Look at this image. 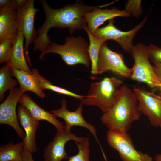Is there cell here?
<instances>
[{"label": "cell", "instance_id": "obj_24", "mask_svg": "<svg viewBox=\"0 0 161 161\" xmlns=\"http://www.w3.org/2000/svg\"><path fill=\"white\" fill-rule=\"evenodd\" d=\"M78 149L77 154L69 157L66 161H90V150L88 138L83 137L80 140L75 141Z\"/></svg>", "mask_w": 161, "mask_h": 161}, {"label": "cell", "instance_id": "obj_18", "mask_svg": "<svg viewBox=\"0 0 161 161\" xmlns=\"http://www.w3.org/2000/svg\"><path fill=\"white\" fill-rule=\"evenodd\" d=\"M10 72L12 76L15 77L19 83L20 88L23 93L31 91L41 98L46 97L45 94L40 87L38 78L35 74L11 67Z\"/></svg>", "mask_w": 161, "mask_h": 161}, {"label": "cell", "instance_id": "obj_30", "mask_svg": "<svg viewBox=\"0 0 161 161\" xmlns=\"http://www.w3.org/2000/svg\"><path fill=\"white\" fill-rule=\"evenodd\" d=\"M153 68L154 73L158 80L161 83V63H153Z\"/></svg>", "mask_w": 161, "mask_h": 161}, {"label": "cell", "instance_id": "obj_27", "mask_svg": "<svg viewBox=\"0 0 161 161\" xmlns=\"http://www.w3.org/2000/svg\"><path fill=\"white\" fill-rule=\"evenodd\" d=\"M131 16H138L142 12L141 0H130L128 1L125 9Z\"/></svg>", "mask_w": 161, "mask_h": 161}, {"label": "cell", "instance_id": "obj_20", "mask_svg": "<svg viewBox=\"0 0 161 161\" xmlns=\"http://www.w3.org/2000/svg\"><path fill=\"white\" fill-rule=\"evenodd\" d=\"M24 148L22 141L14 144L12 142L0 147V161H22L21 153Z\"/></svg>", "mask_w": 161, "mask_h": 161}, {"label": "cell", "instance_id": "obj_21", "mask_svg": "<svg viewBox=\"0 0 161 161\" xmlns=\"http://www.w3.org/2000/svg\"><path fill=\"white\" fill-rule=\"evenodd\" d=\"M84 30L88 34L89 41V52L91 65V72L92 74H97L99 51L101 45L107 40L92 35L88 31L87 27Z\"/></svg>", "mask_w": 161, "mask_h": 161}, {"label": "cell", "instance_id": "obj_2", "mask_svg": "<svg viewBox=\"0 0 161 161\" xmlns=\"http://www.w3.org/2000/svg\"><path fill=\"white\" fill-rule=\"evenodd\" d=\"M137 102L134 92L123 85L116 103L101 117L102 123L109 130L117 129L127 133L132 123L139 120L141 114Z\"/></svg>", "mask_w": 161, "mask_h": 161}, {"label": "cell", "instance_id": "obj_11", "mask_svg": "<svg viewBox=\"0 0 161 161\" xmlns=\"http://www.w3.org/2000/svg\"><path fill=\"white\" fill-rule=\"evenodd\" d=\"M24 93L20 87H16L10 91L6 99L0 105V124L12 127L18 136L23 139L25 136L18 122L16 108L19 100Z\"/></svg>", "mask_w": 161, "mask_h": 161}, {"label": "cell", "instance_id": "obj_6", "mask_svg": "<svg viewBox=\"0 0 161 161\" xmlns=\"http://www.w3.org/2000/svg\"><path fill=\"white\" fill-rule=\"evenodd\" d=\"M34 0H27L24 5L17 10L16 25L18 31L24 35L25 39L24 52L25 57L29 66H32L28 53L29 45L34 43L37 35L35 27V19L38 8L34 6Z\"/></svg>", "mask_w": 161, "mask_h": 161}, {"label": "cell", "instance_id": "obj_12", "mask_svg": "<svg viewBox=\"0 0 161 161\" xmlns=\"http://www.w3.org/2000/svg\"><path fill=\"white\" fill-rule=\"evenodd\" d=\"M133 91L140 112L147 116L153 126L161 127V103L151 92L135 87Z\"/></svg>", "mask_w": 161, "mask_h": 161}, {"label": "cell", "instance_id": "obj_33", "mask_svg": "<svg viewBox=\"0 0 161 161\" xmlns=\"http://www.w3.org/2000/svg\"><path fill=\"white\" fill-rule=\"evenodd\" d=\"M152 94L156 97L157 98L161 103V96L160 95L156 94L154 93L151 92Z\"/></svg>", "mask_w": 161, "mask_h": 161}, {"label": "cell", "instance_id": "obj_31", "mask_svg": "<svg viewBox=\"0 0 161 161\" xmlns=\"http://www.w3.org/2000/svg\"><path fill=\"white\" fill-rule=\"evenodd\" d=\"M12 6V0H0V10L7 8H13Z\"/></svg>", "mask_w": 161, "mask_h": 161}, {"label": "cell", "instance_id": "obj_9", "mask_svg": "<svg viewBox=\"0 0 161 161\" xmlns=\"http://www.w3.org/2000/svg\"><path fill=\"white\" fill-rule=\"evenodd\" d=\"M147 19L146 15L134 28L126 32L122 31L115 27L114 24V19L110 20L106 26L97 29L93 35L106 40H114L120 45L125 51L130 53L134 45L132 43L133 39L138 31L145 23Z\"/></svg>", "mask_w": 161, "mask_h": 161}, {"label": "cell", "instance_id": "obj_23", "mask_svg": "<svg viewBox=\"0 0 161 161\" xmlns=\"http://www.w3.org/2000/svg\"><path fill=\"white\" fill-rule=\"evenodd\" d=\"M31 70L37 77L40 87L42 90H50L60 94L73 97L81 100L86 97V96L76 94L66 89L52 84L50 81L41 76L36 69L32 68Z\"/></svg>", "mask_w": 161, "mask_h": 161}, {"label": "cell", "instance_id": "obj_1", "mask_svg": "<svg viewBox=\"0 0 161 161\" xmlns=\"http://www.w3.org/2000/svg\"><path fill=\"white\" fill-rule=\"evenodd\" d=\"M40 2L46 18L37 30L38 35L34 42L33 49L41 52L52 43L47 35L50 29L67 28L71 34L78 30H85L87 24L83 13L91 11L99 6H87L80 1L61 8L55 9L51 7L45 0H40Z\"/></svg>", "mask_w": 161, "mask_h": 161}, {"label": "cell", "instance_id": "obj_25", "mask_svg": "<svg viewBox=\"0 0 161 161\" xmlns=\"http://www.w3.org/2000/svg\"><path fill=\"white\" fill-rule=\"evenodd\" d=\"M13 41L10 39H7L0 43V63H8L13 49Z\"/></svg>", "mask_w": 161, "mask_h": 161}, {"label": "cell", "instance_id": "obj_17", "mask_svg": "<svg viewBox=\"0 0 161 161\" xmlns=\"http://www.w3.org/2000/svg\"><path fill=\"white\" fill-rule=\"evenodd\" d=\"M17 11L12 8L0 10V43L7 39L14 42L18 32L16 25Z\"/></svg>", "mask_w": 161, "mask_h": 161}, {"label": "cell", "instance_id": "obj_22", "mask_svg": "<svg viewBox=\"0 0 161 161\" xmlns=\"http://www.w3.org/2000/svg\"><path fill=\"white\" fill-rule=\"evenodd\" d=\"M11 66L7 64L0 69V101L4 98V93L8 90H11L16 87L18 81L12 78Z\"/></svg>", "mask_w": 161, "mask_h": 161}, {"label": "cell", "instance_id": "obj_4", "mask_svg": "<svg viewBox=\"0 0 161 161\" xmlns=\"http://www.w3.org/2000/svg\"><path fill=\"white\" fill-rule=\"evenodd\" d=\"M123 83L122 80L114 77H106L92 83L81 102L86 106H97L103 113L105 112L116 103Z\"/></svg>", "mask_w": 161, "mask_h": 161}, {"label": "cell", "instance_id": "obj_19", "mask_svg": "<svg viewBox=\"0 0 161 161\" xmlns=\"http://www.w3.org/2000/svg\"><path fill=\"white\" fill-rule=\"evenodd\" d=\"M23 34L18 31L17 36L13 42L12 51L9 62L7 63L11 67L33 73L27 62L24 52Z\"/></svg>", "mask_w": 161, "mask_h": 161}, {"label": "cell", "instance_id": "obj_8", "mask_svg": "<svg viewBox=\"0 0 161 161\" xmlns=\"http://www.w3.org/2000/svg\"><path fill=\"white\" fill-rule=\"evenodd\" d=\"M133 68L128 67L125 64L122 55L112 51L106 42L101 45L97 63V74L108 71L128 78H131Z\"/></svg>", "mask_w": 161, "mask_h": 161}, {"label": "cell", "instance_id": "obj_26", "mask_svg": "<svg viewBox=\"0 0 161 161\" xmlns=\"http://www.w3.org/2000/svg\"><path fill=\"white\" fill-rule=\"evenodd\" d=\"M149 58L153 63H161V48L153 44L146 46Z\"/></svg>", "mask_w": 161, "mask_h": 161}, {"label": "cell", "instance_id": "obj_29", "mask_svg": "<svg viewBox=\"0 0 161 161\" xmlns=\"http://www.w3.org/2000/svg\"><path fill=\"white\" fill-rule=\"evenodd\" d=\"M22 161H34L32 153L23 149L21 153Z\"/></svg>", "mask_w": 161, "mask_h": 161}, {"label": "cell", "instance_id": "obj_3", "mask_svg": "<svg viewBox=\"0 0 161 161\" xmlns=\"http://www.w3.org/2000/svg\"><path fill=\"white\" fill-rule=\"evenodd\" d=\"M89 44L81 36H73L66 37L65 43L60 45L51 43L46 49L41 52L39 59L44 61L43 57L48 53L57 54L69 66L82 64L89 68L91 63L89 48Z\"/></svg>", "mask_w": 161, "mask_h": 161}, {"label": "cell", "instance_id": "obj_14", "mask_svg": "<svg viewBox=\"0 0 161 161\" xmlns=\"http://www.w3.org/2000/svg\"><path fill=\"white\" fill-rule=\"evenodd\" d=\"M112 4L99 6L92 11L85 12L83 16L87 22V28L89 32L94 35L98 27L106 21L114 19L116 17H130L131 15L125 10H120L112 7L110 9H102L101 8Z\"/></svg>", "mask_w": 161, "mask_h": 161}, {"label": "cell", "instance_id": "obj_5", "mask_svg": "<svg viewBox=\"0 0 161 161\" xmlns=\"http://www.w3.org/2000/svg\"><path fill=\"white\" fill-rule=\"evenodd\" d=\"M109 145L119 153L123 161H154L147 153L137 151L127 133L117 129H109L106 135Z\"/></svg>", "mask_w": 161, "mask_h": 161}, {"label": "cell", "instance_id": "obj_28", "mask_svg": "<svg viewBox=\"0 0 161 161\" xmlns=\"http://www.w3.org/2000/svg\"><path fill=\"white\" fill-rule=\"evenodd\" d=\"M27 0H12V8L17 11L22 7Z\"/></svg>", "mask_w": 161, "mask_h": 161}, {"label": "cell", "instance_id": "obj_15", "mask_svg": "<svg viewBox=\"0 0 161 161\" xmlns=\"http://www.w3.org/2000/svg\"><path fill=\"white\" fill-rule=\"evenodd\" d=\"M17 114L19 123L25 131V137L22 140L24 148L32 153L36 152L37 150L36 134L39 121L35 119L29 111L21 105L19 106Z\"/></svg>", "mask_w": 161, "mask_h": 161}, {"label": "cell", "instance_id": "obj_13", "mask_svg": "<svg viewBox=\"0 0 161 161\" xmlns=\"http://www.w3.org/2000/svg\"><path fill=\"white\" fill-rule=\"evenodd\" d=\"M83 138L77 136L64 129L57 131L52 140L45 148L44 161H62L64 159H68L69 157L65 149L66 143L71 140L80 141Z\"/></svg>", "mask_w": 161, "mask_h": 161}, {"label": "cell", "instance_id": "obj_7", "mask_svg": "<svg viewBox=\"0 0 161 161\" xmlns=\"http://www.w3.org/2000/svg\"><path fill=\"white\" fill-rule=\"evenodd\" d=\"M130 53L134 61L131 78L154 88L156 84L160 82L150 62L146 46L142 43L137 44L134 45Z\"/></svg>", "mask_w": 161, "mask_h": 161}, {"label": "cell", "instance_id": "obj_32", "mask_svg": "<svg viewBox=\"0 0 161 161\" xmlns=\"http://www.w3.org/2000/svg\"><path fill=\"white\" fill-rule=\"evenodd\" d=\"M155 161H161V154H156L154 157Z\"/></svg>", "mask_w": 161, "mask_h": 161}, {"label": "cell", "instance_id": "obj_16", "mask_svg": "<svg viewBox=\"0 0 161 161\" xmlns=\"http://www.w3.org/2000/svg\"><path fill=\"white\" fill-rule=\"evenodd\" d=\"M18 103L25 107L36 120H46L52 124L60 131L64 129L63 123L58 120L53 114L42 109L36 104L28 94H23Z\"/></svg>", "mask_w": 161, "mask_h": 161}, {"label": "cell", "instance_id": "obj_10", "mask_svg": "<svg viewBox=\"0 0 161 161\" xmlns=\"http://www.w3.org/2000/svg\"><path fill=\"white\" fill-rule=\"evenodd\" d=\"M83 105L81 102L76 110L74 111H70L67 108L66 100L63 98L61 100V107L58 109L52 110L50 112L56 117L61 118L64 120L65 122L64 129L68 131L71 132V127L75 126H81L88 129L92 134L99 145L103 153L104 154L102 147L97 137L96 128L92 124L88 123L82 116Z\"/></svg>", "mask_w": 161, "mask_h": 161}, {"label": "cell", "instance_id": "obj_34", "mask_svg": "<svg viewBox=\"0 0 161 161\" xmlns=\"http://www.w3.org/2000/svg\"><path fill=\"white\" fill-rule=\"evenodd\" d=\"M154 88H158L161 90V83H159L156 84L155 85Z\"/></svg>", "mask_w": 161, "mask_h": 161}]
</instances>
